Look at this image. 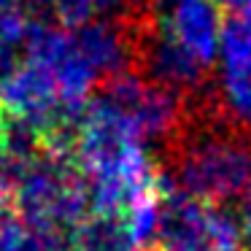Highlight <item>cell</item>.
I'll return each mask as SVG.
<instances>
[{"instance_id": "1", "label": "cell", "mask_w": 251, "mask_h": 251, "mask_svg": "<svg viewBox=\"0 0 251 251\" xmlns=\"http://www.w3.org/2000/svg\"><path fill=\"white\" fill-rule=\"evenodd\" d=\"M73 159L87 178L111 176L135 184H154L157 170L149 162L146 143L138 135L130 114L105 92L92 95L84 105L81 132Z\"/></svg>"}, {"instance_id": "2", "label": "cell", "mask_w": 251, "mask_h": 251, "mask_svg": "<svg viewBox=\"0 0 251 251\" xmlns=\"http://www.w3.org/2000/svg\"><path fill=\"white\" fill-rule=\"evenodd\" d=\"M173 184L216 205L240 200L251 184V143L216 127L197 132L176 162Z\"/></svg>"}, {"instance_id": "3", "label": "cell", "mask_w": 251, "mask_h": 251, "mask_svg": "<svg viewBox=\"0 0 251 251\" xmlns=\"http://www.w3.org/2000/svg\"><path fill=\"white\" fill-rule=\"evenodd\" d=\"M11 202L27 224H57L71 232L92 213L87 178L78 162L49 149L27 165Z\"/></svg>"}, {"instance_id": "4", "label": "cell", "mask_w": 251, "mask_h": 251, "mask_svg": "<svg viewBox=\"0 0 251 251\" xmlns=\"http://www.w3.org/2000/svg\"><path fill=\"white\" fill-rule=\"evenodd\" d=\"M103 92L130 114L132 125L146 146L168 141L178 130L181 114H184L178 89H170L132 71H125L105 78Z\"/></svg>"}, {"instance_id": "5", "label": "cell", "mask_w": 251, "mask_h": 251, "mask_svg": "<svg viewBox=\"0 0 251 251\" xmlns=\"http://www.w3.org/2000/svg\"><path fill=\"white\" fill-rule=\"evenodd\" d=\"M25 51H27V60L44 65L54 76L60 98L65 103L84 105L92 98L100 76L78 51L71 30L51 22H33V30L25 41Z\"/></svg>"}, {"instance_id": "6", "label": "cell", "mask_w": 251, "mask_h": 251, "mask_svg": "<svg viewBox=\"0 0 251 251\" xmlns=\"http://www.w3.org/2000/svg\"><path fill=\"white\" fill-rule=\"evenodd\" d=\"M159 227H157V249L159 251H211L208 243V219L211 202L184 192L168 181L159 178Z\"/></svg>"}, {"instance_id": "7", "label": "cell", "mask_w": 251, "mask_h": 251, "mask_svg": "<svg viewBox=\"0 0 251 251\" xmlns=\"http://www.w3.org/2000/svg\"><path fill=\"white\" fill-rule=\"evenodd\" d=\"M157 27L176 38L205 65L219 57L224 19L216 0H159Z\"/></svg>"}, {"instance_id": "8", "label": "cell", "mask_w": 251, "mask_h": 251, "mask_svg": "<svg viewBox=\"0 0 251 251\" xmlns=\"http://www.w3.org/2000/svg\"><path fill=\"white\" fill-rule=\"evenodd\" d=\"M141 62L149 81L165 84V87L178 89V92L197 89L205 81V71H208L205 62L197 60L189 49H184L178 41L162 33L159 27L149 38H143Z\"/></svg>"}, {"instance_id": "9", "label": "cell", "mask_w": 251, "mask_h": 251, "mask_svg": "<svg viewBox=\"0 0 251 251\" xmlns=\"http://www.w3.org/2000/svg\"><path fill=\"white\" fill-rule=\"evenodd\" d=\"M76 46L87 62L98 71V76L125 73L132 60V41L114 19H92L84 27L73 30Z\"/></svg>"}, {"instance_id": "10", "label": "cell", "mask_w": 251, "mask_h": 251, "mask_svg": "<svg viewBox=\"0 0 251 251\" xmlns=\"http://www.w3.org/2000/svg\"><path fill=\"white\" fill-rule=\"evenodd\" d=\"M135 249L125 216L89 213L73 227V251H130Z\"/></svg>"}, {"instance_id": "11", "label": "cell", "mask_w": 251, "mask_h": 251, "mask_svg": "<svg viewBox=\"0 0 251 251\" xmlns=\"http://www.w3.org/2000/svg\"><path fill=\"white\" fill-rule=\"evenodd\" d=\"M222 105L238 125L251 130V60L238 65H222L219 81Z\"/></svg>"}, {"instance_id": "12", "label": "cell", "mask_w": 251, "mask_h": 251, "mask_svg": "<svg viewBox=\"0 0 251 251\" xmlns=\"http://www.w3.org/2000/svg\"><path fill=\"white\" fill-rule=\"evenodd\" d=\"M159 208H162V202H159V189H154V192L141 195L125 213H122L132 240H135V246H149V243L157 240Z\"/></svg>"}, {"instance_id": "13", "label": "cell", "mask_w": 251, "mask_h": 251, "mask_svg": "<svg viewBox=\"0 0 251 251\" xmlns=\"http://www.w3.org/2000/svg\"><path fill=\"white\" fill-rule=\"evenodd\" d=\"M219 60L222 65H238L251 60V14L229 17L222 27L219 41Z\"/></svg>"}, {"instance_id": "14", "label": "cell", "mask_w": 251, "mask_h": 251, "mask_svg": "<svg viewBox=\"0 0 251 251\" xmlns=\"http://www.w3.org/2000/svg\"><path fill=\"white\" fill-rule=\"evenodd\" d=\"M27 165L30 162H25L17 154H11L8 149L0 146V205L14 200V195H17L19 184H22V178H25Z\"/></svg>"}, {"instance_id": "15", "label": "cell", "mask_w": 251, "mask_h": 251, "mask_svg": "<svg viewBox=\"0 0 251 251\" xmlns=\"http://www.w3.org/2000/svg\"><path fill=\"white\" fill-rule=\"evenodd\" d=\"M33 22L35 19L22 6L6 8V11H0V38L11 46H25L30 30H33Z\"/></svg>"}, {"instance_id": "16", "label": "cell", "mask_w": 251, "mask_h": 251, "mask_svg": "<svg viewBox=\"0 0 251 251\" xmlns=\"http://www.w3.org/2000/svg\"><path fill=\"white\" fill-rule=\"evenodd\" d=\"M98 17L92 0H54V19L65 30H78Z\"/></svg>"}, {"instance_id": "17", "label": "cell", "mask_w": 251, "mask_h": 251, "mask_svg": "<svg viewBox=\"0 0 251 251\" xmlns=\"http://www.w3.org/2000/svg\"><path fill=\"white\" fill-rule=\"evenodd\" d=\"M19 68V60H17V46L6 44L0 38V92L6 87V81L14 76V71Z\"/></svg>"}, {"instance_id": "18", "label": "cell", "mask_w": 251, "mask_h": 251, "mask_svg": "<svg viewBox=\"0 0 251 251\" xmlns=\"http://www.w3.org/2000/svg\"><path fill=\"white\" fill-rule=\"evenodd\" d=\"M19 6H22L35 22H51V19H54V0H19Z\"/></svg>"}, {"instance_id": "19", "label": "cell", "mask_w": 251, "mask_h": 251, "mask_svg": "<svg viewBox=\"0 0 251 251\" xmlns=\"http://www.w3.org/2000/svg\"><path fill=\"white\" fill-rule=\"evenodd\" d=\"M238 219H240V227H243V238H246V246H249V249H251V184L246 186V192H243V195H240Z\"/></svg>"}, {"instance_id": "20", "label": "cell", "mask_w": 251, "mask_h": 251, "mask_svg": "<svg viewBox=\"0 0 251 251\" xmlns=\"http://www.w3.org/2000/svg\"><path fill=\"white\" fill-rule=\"evenodd\" d=\"M216 6L222 8V11H227L229 17L251 14V0H216Z\"/></svg>"}, {"instance_id": "21", "label": "cell", "mask_w": 251, "mask_h": 251, "mask_svg": "<svg viewBox=\"0 0 251 251\" xmlns=\"http://www.w3.org/2000/svg\"><path fill=\"white\" fill-rule=\"evenodd\" d=\"M92 3L103 17H114V14H122L127 8V0H92Z\"/></svg>"}, {"instance_id": "22", "label": "cell", "mask_w": 251, "mask_h": 251, "mask_svg": "<svg viewBox=\"0 0 251 251\" xmlns=\"http://www.w3.org/2000/svg\"><path fill=\"white\" fill-rule=\"evenodd\" d=\"M19 6V0H0V11H6V8H14Z\"/></svg>"}, {"instance_id": "23", "label": "cell", "mask_w": 251, "mask_h": 251, "mask_svg": "<svg viewBox=\"0 0 251 251\" xmlns=\"http://www.w3.org/2000/svg\"><path fill=\"white\" fill-rule=\"evenodd\" d=\"M130 251H143V246H135V249H130Z\"/></svg>"}]
</instances>
